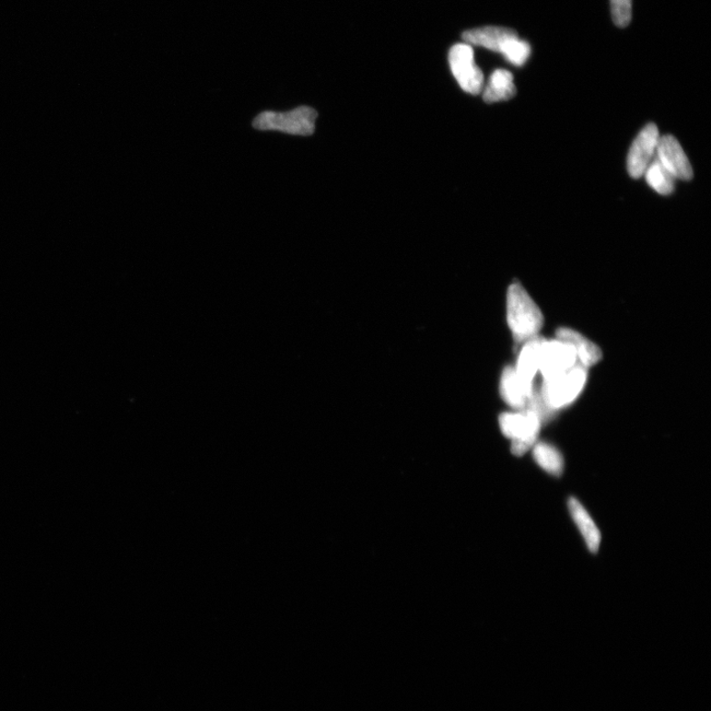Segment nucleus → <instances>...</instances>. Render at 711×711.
Listing matches in <instances>:
<instances>
[{
  "instance_id": "nucleus-16",
  "label": "nucleus",
  "mask_w": 711,
  "mask_h": 711,
  "mask_svg": "<svg viewBox=\"0 0 711 711\" xmlns=\"http://www.w3.org/2000/svg\"><path fill=\"white\" fill-rule=\"evenodd\" d=\"M644 177L650 188L660 195H670L675 190V178L656 158L650 163Z\"/></svg>"
},
{
  "instance_id": "nucleus-12",
  "label": "nucleus",
  "mask_w": 711,
  "mask_h": 711,
  "mask_svg": "<svg viewBox=\"0 0 711 711\" xmlns=\"http://www.w3.org/2000/svg\"><path fill=\"white\" fill-rule=\"evenodd\" d=\"M557 340L573 345L577 358L582 366L585 368L595 365L602 360L603 354L600 348L589 341L587 338L579 332L570 329H559L556 331Z\"/></svg>"
},
{
  "instance_id": "nucleus-17",
  "label": "nucleus",
  "mask_w": 711,
  "mask_h": 711,
  "mask_svg": "<svg viewBox=\"0 0 711 711\" xmlns=\"http://www.w3.org/2000/svg\"><path fill=\"white\" fill-rule=\"evenodd\" d=\"M499 53L503 54L512 65L522 66L531 56V46L518 36L509 38L501 46Z\"/></svg>"
},
{
  "instance_id": "nucleus-3",
  "label": "nucleus",
  "mask_w": 711,
  "mask_h": 711,
  "mask_svg": "<svg viewBox=\"0 0 711 711\" xmlns=\"http://www.w3.org/2000/svg\"><path fill=\"white\" fill-rule=\"evenodd\" d=\"M587 381V368L576 364L574 368L550 380H543L541 395L553 411L574 402Z\"/></svg>"
},
{
  "instance_id": "nucleus-10",
  "label": "nucleus",
  "mask_w": 711,
  "mask_h": 711,
  "mask_svg": "<svg viewBox=\"0 0 711 711\" xmlns=\"http://www.w3.org/2000/svg\"><path fill=\"white\" fill-rule=\"evenodd\" d=\"M515 36H518L515 30L495 26L476 28L462 34V39L466 44L482 46V48L497 53L506 40Z\"/></svg>"
},
{
  "instance_id": "nucleus-7",
  "label": "nucleus",
  "mask_w": 711,
  "mask_h": 711,
  "mask_svg": "<svg viewBox=\"0 0 711 711\" xmlns=\"http://www.w3.org/2000/svg\"><path fill=\"white\" fill-rule=\"evenodd\" d=\"M577 359L573 345L561 340H543L540 347L539 371L543 380H550L574 368Z\"/></svg>"
},
{
  "instance_id": "nucleus-8",
  "label": "nucleus",
  "mask_w": 711,
  "mask_h": 711,
  "mask_svg": "<svg viewBox=\"0 0 711 711\" xmlns=\"http://www.w3.org/2000/svg\"><path fill=\"white\" fill-rule=\"evenodd\" d=\"M675 178L684 181L693 178L694 171L680 143L673 136L660 137L655 157Z\"/></svg>"
},
{
  "instance_id": "nucleus-9",
  "label": "nucleus",
  "mask_w": 711,
  "mask_h": 711,
  "mask_svg": "<svg viewBox=\"0 0 711 711\" xmlns=\"http://www.w3.org/2000/svg\"><path fill=\"white\" fill-rule=\"evenodd\" d=\"M544 340L539 336L532 338L522 349L515 368L516 375L523 388L529 395L533 391V379L539 371L540 347Z\"/></svg>"
},
{
  "instance_id": "nucleus-6",
  "label": "nucleus",
  "mask_w": 711,
  "mask_h": 711,
  "mask_svg": "<svg viewBox=\"0 0 711 711\" xmlns=\"http://www.w3.org/2000/svg\"><path fill=\"white\" fill-rule=\"evenodd\" d=\"M660 137L657 126L648 124L635 139L627 157V170L633 178H643L655 159Z\"/></svg>"
},
{
  "instance_id": "nucleus-14",
  "label": "nucleus",
  "mask_w": 711,
  "mask_h": 711,
  "mask_svg": "<svg viewBox=\"0 0 711 711\" xmlns=\"http://www.w3.org/2000/svg\"><path fill=\"white\" fill-rule=\"evenodd\" d=\"M500 393L505 402L516 410L527 407L529 395L517 378L515 368L507 367L501 377Z\"/></svg>"
},
{
  "instance_id": "nucleus-5",
  "label": "nucleus",
  "mask_w": 711,
  "mask_h": 711,
  "mask_svg": "<svg viewBox=\"0 0 711 711\" xmlns=\"http://www.w3.org/2000/svg\"><path fill=\"white\" fill-rule=\"evenodd\" d=\"M449 64L461 88L470 95H480L484 86V76L475 65L472 46L466 43L452 46L449 53Z\"/></svg>"
},
{
  "instance_id": "nucleus-15",
  "label": "nucleus",
  "mask_w": 711,
  "mask_h": 711,
  "mask_svg": "<svg viewBox=\"0 0 711 711\" xmlns=\"http://www.w3.org/2000/svg\"><path fill=\"white\" fill-rule=\"evenodd\" d=\"M533 459L543 470L554 476L564 472V462L563 454L546 442H538L533 447Z\"/></svg>"
},
{
  "instance_id": "nucleus-2",
  "label": "nucleus",
  "mask_w": 711,
  "mask_h": 711,
  "mask_svg": "<svg viewBox=\"0 0 711 711\" xmlns=\"http://www.w3.org/2000/svg\"><path fill=\"white\" fill-rule=\"evenodd\" d=\"M318 112L309 107H300L285 113L266 111L253 121L259 131H279L289 135L310 136L316 130Z\"/></svg>"
},
{
  "instance_id": "nucleus-4",
  "label": "nucleus",
  "mask_w": 711,
  "mask_h": 711,
  "mask_svg": "<svg viewBox=\"0 0 711 711\" xmlns=\"http://www.w3.org/2000/svg\"><path fill=\"white\" fill-rule=\"evenodd\" d=\"M541 419L532 411L524 413H503L499 418L501 431L512 439L511 451L517 457L526 453L537 442Z\"/></svg>"
},
{
  "instance_id": "nucleus-13",
  "label": "nucleus",
  "mask_w": 711,
  "mask_h": 711,
  "mask_svg": "<svg viewBox=\"0 0 711 711\" xmlns=\"http://www.w3.org/2000/svg\"><path fill=\"white\" fill-rule=\"evenodd\" d=\"M515 95L514 76L506 69H497L489 78L483 92V100L486 103H495L509 100Z\"/></svg>"
},
{
  "instance_id": "nucleus-1",
  "label": "nucleus",
  "mask_w": 711,
  "mask_h": 711,
  "mask_svg": "<svg viewBox=\"0 0 711 711\" xmlns=\"http://www.w3.org/2000/svg\"><path fill=\"white\" fill-rule=\"evenodd\" d=\"M509 328L518 342L538 336L543 325L541 310L520 284H512L507 294Z\"/></svg>"
},
{
  "instance_id": "nucleus-18",
  "label": "nucleus",
  "mask_w": 711,
  "mask_h": 711,
  "mask_svg": "<svg viewBox=\"0 0 711 711\" xmlns=\"http://www.w3.org/2000/svg\"><path fill=\"white\" fill-rule=\"evenodd\" d=\"M611 10L615 25L627 27L633 18V0H611Z\"/></svg>"
},
{
  "instance_id": "nucleus-11",
  "label": "nucleus",
  "mask_w": 711,
  "mask_h": 711,
  "mask_svg": "<svg viewBox=\"0 0 711 711\" xmlns=\"http://www.w3.org/2000/svg\"><path fill=\"white\" fill-rule=\"evenodd\" d=\"M568 508L571 516H573L576 526L586 542L589 551L593 554H597L602 540L597 524L577 499L571 497L568 501Z\"/></svg>"
}]
</instances>
